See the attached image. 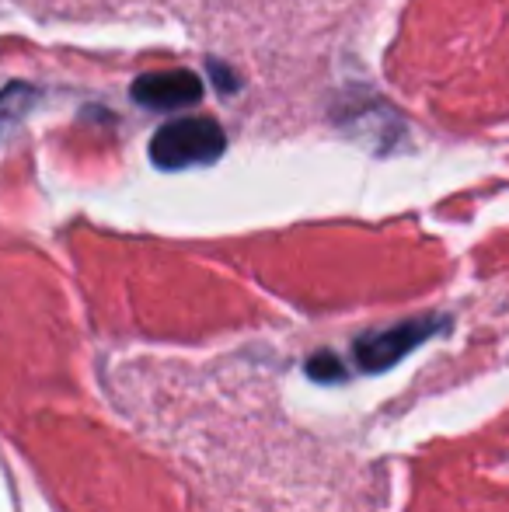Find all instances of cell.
Instances as JSON below:
<instances>
[{
  "label": "cell",
  "mask_w": 509,
  "mask_h": 512,
  "mask_svg": "<svg viewBox=\"0 0 509 512\" xmlns=\"http://www.w3.org/2000/svg\"><path fill=\"white\" fill-rule=\"evenodd\" d=\"M227 140L217 119L206 115H185V119L164 122L150 140V161L164 171L192 168V164H213L224 154Z\"/></svg>",
  "instance_id": "cell-1"
},
{
  "label": "cell",
  "mask_w": 509,
  "mask_h": 512,
  "mask_svg": "<svg viewBox=\"0 0 509 512\" xmlns=\"http://www.w3.org/2000/svg\"><path fill=\"white\" fill-rule=\"evenodd\" d=\"M440 328H443V317H412V321L370 331V335H363L353 345V359L363 373H384L394 363H401L412 349H419L426 338H433Z\"/></svg>",
  "instance_id": "cell-2"
},
{
  "label": "cell",
  "mask_w": 509,
  "mask_h": 512,
  "mask_svg": "<svg viewBox=\"0 0 509 512\" xmlns=\"http://www.w3.org/2000/svg\"><path fill=\"white\" fill-rule=\"evenodd\" d=\"M203 95V81L189 70H171V74H147L133 81V98L147 108H182L196 105Z\"/></svg>",
  "instance_id": "cell-3"
}]
</instances>
